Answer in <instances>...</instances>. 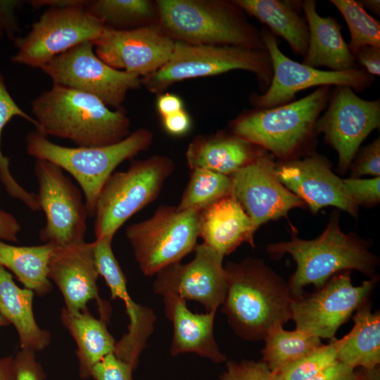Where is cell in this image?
<instances>
[{
  "mask_svg": "<svg viewBox=\"0 0 380 380\" xmlns=\"http://www.w3.org/2000/svg\"><path fill=\"white\" fill-rule=\"evenodd\" d=\"M227 293L222 304L234 332L251 341L263 340L274 326L291 319L288 282L258 258L224 266Z\"/></svg>",
  "mask_w": 380,
  "mask_h": 380,
  "instance_id": "obj_1",
  "label": "cell"
},
{
  "mask_svg": "<svg viewBox=\"0 0 380 380\" xmlns=\"http://www.w3.org/2000/svg\"><path fill=\"white\" fill-rule=\"evenodd\" d=\"M37 130L46 137L68 139L82 147L112 145L127 137L130 120L121 107L111 110L99 98L53 84L31 103Z\"/></svg>",
  "mask_w": 380,
  "mask_h": 380,
  "instance_id": "obj_2",
  "label": "cell"
},
{
  "mask_svg": "<svg viewBox=\"0 0 380 380\" xmlns=\"http://www.w3.org/2000/svg\"><path fill=\"white\" fill-rule=\"evenodd\" d=\"M267 251L274 258L289 254L295 260L296 270L288 282L293 298L301 296L307 285L319 289L342 271L355 270L372 278L379 265L365 241L342 232L337 213L317 238L303 240L292 236L289 241L268 245Z\"/></svg>",
  "mask_w": 380,
  "mask_h": 380,
  "instance_id": "obj_3",
  "label": "cell"
},
{
  "mask_svg": "<svg viewBox=\"0 0 380 380\" xmlns=\"http://www.w3.org/2000/svg\"><path fill=\"white\" fill-rule=\"evenodd\" d=\"M158 24L174 42L266 50L260 31L233 1L158 0Z\"/></svg>",
  "mask_w": 380,
  "mask_h": 380,
  "instance_id": "obj_4",
  "label": "cell"
},
{
  "mask_svg": "<svg viewBox=\"0 0 380 380\" xmlns=\"http://www.w3.org/2000/svg\"><path fill=\"white\" fill-rule=\"evenodd\" d=\"M153 139L150 130L140 128L112 145L66 147L35 130L27 135L26 148L31 156L56 164L75 179L83 192L88 215L92 217L101 190L115 168L147 150Z\"/></svg>",
  "mask_w": 380,
  "mask_h": 380,
  "instance_id": "obj_5",
  "label": "cell"
},
{
  "mask_svg": "<svg viewBox=\"0 0 380 380\" xmlns=\"http://www.w3.org/2000/svg\"><path fill=\"white\" fill-rule=\"evenodd\" d=\"M332 87H318L300 99L246 112L232 122V133L287 160L303 149L316 134V122L327 106Z\"/></svg>",
  "mask_w": 380,
  "mask_h": 380,
  "instance_id": "obj_6",
  "label": "cell"
},
{
  "mask_svg": "<svg viewBox=\"0 0 380 380\" xmlns=\"http://www.w3.org/2000/svg\"><path fill=\"white\" fill-rule=\"evenodd\" d=\"M234 70L254 73L265 90L272 78V61L267 49L175 42L168 61L156 71L143 77L141 82L149 91L160 93L177 82Z\"/></svg>",
  "mask_w": 380,
  "mask_h": 380,
  "instance_id": "obj_7",
  "label": "cell"
},
{
  "mask_svg": "<svg viewBox=\"0 0 380 380\" xmlns=\"http://www.w3.org/2000/svg\"><path fill=\"white\" fill-rule=\"evenodd\" d=\"M175 170L165 156L132 160L123 172H114L99 195L94 231L96 239L114 236L133 215L154 201Z\"/></svg>",
  "mask_w": 380,
  "mask_h": 380,
  "instance_id": "obj_8",
  "label": "cell"
},
{
  "mask_svg": "<svg viewBox=\"0 0 380 380\" xmlns=\"http://www.w3.org/2000/svg\"><path fill=\"white\" fill-rule=\"evenodd\" d=\"M199 213L161 205L150 218L127 226L126 236L145 276L156 275L194 251L199 238Z\"/></svg>",
  "mask_w": 380,
  "mask_h": 380,
  "instance_id": "obj_9",
  "label": "cell"
},
{
  "mask_svg": "<svg viewBox=\"0 0 380 380\" xmlns=\"http://www.w3.org/2000/svg\"><path fill=\"white\" fill-rule=\"evenodd\" d=\"M85 6L48 8L30 32L15 39L14 63L41 68L56 56L85 42H94L106 28Z\"/></svg>",
  "mask_w": 380,
  "mask_h": 380,
  "instance_id": "obj_10",
  "label": "cell"
},
{
  "mask_svg": "<svg viewBox=\"0 0 380 380\" xmlns=\"http://www.w3.org/2000/svg\"><path fill=\"white\" fill-rule=\"evenodd\" d=\"M377 277L354 286L350 271L334 274L312 293L292 299L291 320L296 329L321 339L335 338L337 330L366 301L370 300Z\"/></svg>",
  "mask_w": 380,
  "mask_h": 380,
  "instance_id": "obj_11",
  "label": "cell"
},
{
  "mask_svg": "<svg viewBox=\"0 0 380 380\" xmlns=\"http://www.w3.org/2000/svg\"><path fill=\"white\" fill-rule=\"evenodd\" d=\"M34 174L39 184L37 199L46 217L40 239L56 248L82 243L88 215L79 189L56 164L37 159Z\"/></svg>",
  "mask_w": 380,
  "mask_h": 380,
  "instance_id": "obj_12",
  "label": "cell"
},
{
  "mask_svg": "<svg viewBox=\"0 0 380 380\" xmlns=\"http://www.w3.org/2000/svg\"><path fill=\"white\" fill-rule=\"evenodd\" d=\"M93 48L91 42H85L56 56L40 69L53 84L91 94L106 106L120 108L127 93L141 87V79L109 66Z\"/></svg>",
  "mask_w": 380,
  "mask_h": 380,
  "instance_id": "obj_13",
  "label": "cell"
},
{
  "mask_svg": "<svg viewBox=\"0 0 380 380\" xmlns=\"http://www.w3.org/2000/svg\"><path fill=\"white\" fill-rule=\"evenodd\" d=\"M260 34L271 58L273 73L265 91L251 99L255 108H270L290 103L297 93L310 87L348 86L360 91L374 81V77L362 68L343 72L321 70L293 61L280 50L277 37L267 27L262 28Z\"/></svg>",
  "mask_w": 380,
  "mask_h": 380,
  "instance_id": "obj_14",
  "label": "cell"
},
{
  "mask_svg": "<svg viewBox=\"0 0 380 380\" xmlns=\"http://www.w3.org/2000/svg\"><path fill=\"white\" fill-rule=\"evenodd\" d=\"M379 126V99L365 100L350 87L334 86L326 111L316 122L315 132L323 134L325 141L336 151L338 169L346 172L360 144Z\"/></svg>",
  "mask_w": 380,
  "mask_h": 380,
  "instance_id": "obj_15",
  "label": "cell"
},
{
  "mask_svg": "<svg viewBox=\"0 0 380 380\" xmlns=\"http://www.w3.org/2000/svg\"><path fill=\"white\" fill-rule=\"evenodd\" d=\"M276 165L271 154L262 149L230 176L232 194L251 218L254 232L268 221L286 217L291 209L305 205L279 179Z\"/></svg>",
  "mask_w": 380,
  "mask_h": 380,
  "instance_id": "obj_16",
  "label": "cell"
},
{
  "mask_svg": "<svg viewBox=\"0 0 380 380\" xmlns=\"http://www.w3.org/2000/svg\"><path fill=\"white\" fill-rule=\"evenodd\" d=\"M194 251L189 262H177L160 270L156 274L153 291L197 301L206 312L217 311L227 293L224 256L203 243H198Z\"/></svg>",
  "mask_w": 380,
  "mask_h": 380,
  "instance_id": "obj_17",
  "label": "cell"
},
{
  "mask_svg": "<svg viewBox=\"0 0 380 380\" xmlns=\"http://www.w3.org/2000/svg\"><path fill=\"white\" fill-rule=\"evenodd\" d=\"M92 44L96 56L107 65L143 77L168 61L175 42L158 24H153L127 30L106 27Z\"/></svg>",
  "mask_w": 380,
  "mask_h": 380,
  "instance_id": "obj_18",
  "label": "cell"
},
{
  "mask_svg": "<svg viewBox=\"0 0 380 380\" xmlns=\"http://www.w3.org/2000/svg\"><path fill=\"white\" fill-rule=\"evenodd\" d=\"M99 276L93 242L56 247L49 260L48 277L60 290L69 313L88 309L87 304L96 300L101 319L109 320L111 308L99 295Z\"/></svg>",
  "mask_w": 380,
  "mask_h": 380,
  "instance_id": "obj_19",
  "label": "cell"
},
{
  "mask_svg": "<svg viewBox=\"0 0 380 380\" xmlns=\"http://www.w3.org/2000/svg\"><path fill=\"white\" fill-rule=\"evenodd\" d=\"M276 173L281 182L313 213L324 207L334 206L357 215L358 205L324 156L312 153L303 159L288 160L277 164Z\"/></svg>",
  "mask_w": 380,
  "mask_h": 380,
  "instance_id": "obj_20",
  "label": "cell"
},
{
  "mask_svg": "<svg viewBox=\"0 0 380 380\" xmlns=\"http://www.w3.org/2000/svg\"><path fill=\"white\" fill-rule=\"evenodd\" d=\"M163 298L165 315L173 325L172 356L192 353L215 363L227 361L214 336L216 311L194 313L188 309L186 300L177 295L166 294Z\"/></svg>",
  "mask_w": 380,
  "mask_h": 380,
  "instance_id": "obj_21",
  "label": "cell"
},
{
  "mask_svg": "<svg viewBox=\"0 0 380 380\" xmlns=\"http://www.w3.org/2000/svg\"><path fill=\"white\" fill-rule=\"evenodd\" d=\"M254 234L251 218L232 194L199 213V237L223 256L244 242L254 248Z\"/></svg>",
  "mask_w": 380,
  "mask_h": 380,
  "instance_id": "obj_22",
  "label": "cell"
},
{
  "mask_svg": "<svg viewBox=\"0 0 380 380\" xmlns=\"http://www.w3.org/2000/svg\"><path fill=\"white\" fill-rule=\"evenodd\" d=\"M309 37L302 63L312 68L327 67L332 71L357 69V62L341 34L343 26L334 18L322 17L314 0L302 1Z\"/></svg>",
  "mask_w": 380,
  "mask_h": 380,
  "instance_id": "obj_23",
  "label": "cell"
},
{
  "mask_svg": "<svg viewBox=\"0 0 380 380\" xmlns=\"http://www.w3.org/2000/svg\"><path fill=\"white\" fill-rule=\"evenodd\" d=\"M262 148L231 133L197 135L189 143L186 160L189 168H204L224 175L252 162Z\"/></svg>",
  "mask_w": 380,
  "mask_h": 380,
  "instance_id": "obj_24",
  "label": "cell"
},
{
  "mask_svg": "<svg viewBox=\"0 0 380 380\" xmlns=\"http://www.w3.org/2000/svg\"><path fill=\"white\" fill-rule=\"evenodd\" d=\"M101 277L110 291L111 298L124 301L129 319L127 332L116 341L113 354L135 370L139 357L153 331L156 316L153 310L135 303L131 298L127 291L126 277L119 265L106 267Z\"/></svg>",
  "mask_w": 380,
  "mask_h": 380,
  "instance_id": "obj_25",
  "label": "cell"
},
{
  "mask_svg": "<svg viewBox=\"0 0 380 380\" xmlns=\"http://www.w3.org/2000/svg\"><path fill=\"white\" fill-rule=\"evenodd\" d=\"M34 291L20 288L12 274L0 265V314L18 333L20 349L34 352L44 350L51 342V334L37 324L33 312Z\"/></svg>",
  "mask_w": 380,
  "mask_h": 380,
  "instance_id": "obj_26",
  "label": "cell"
},
{
  "mask_svg": "<svg viewBox=\"0 0 380 380\" xmlns=\"http://www.w3.org/2000/svg\"><path fill=\"white\" fill-rule=\"evenodd\" d=\"M246 13L267 26L276 37H282L296 55L303 58L308 44V25L300 13L302 1L234 0Z\"/></svg>",
  "mask_w": 380,
  "mask_h": 380,
  "instance_id": "obj_27",
  "label": "cell"
},
{
  "mask_svg": "<svg viewBox=\"0 0 380 380\" xmlns=\"http://www.w3.org/2000/svg\"><path fill=\"white\" fill-rule=\"evenodd\" d=\"M60 317L77 344L80 377L89 379L94 366L114 353L116 341L106 322L92 316L88 309L71 314L63 308Z\"/></svg>",
  "mask_w": 380,
  "mask_h": 380,
  "instance_id": "obj_28",
  "label": "cell"
},
{
  "mask_svg": "<svg viewBox=\"0 0 380 380\" xmlns=\"http://www.w3.org/2000/svg\"><path fill=\"white\" fill-rule=\"evenodd\" d=\"M354 325L345 335L338 361L354 369H372L380 365V313L372 312L370 300L352 316Z\"/></svg>",
  "mask_w": 380,
  "mask_h": 380,
  "instance_id": "obj_29",
  "label": "cell"
},
{
  "mask_svg": "<svg viewBox=\"0 0 380 380\" xmlns=\"http://www.w3.org/2000/svg\"><path fill=\"white\" fill-rule=\"evenodd\" d=\"M56 247L50 243L18 246L0 241V265L12 272L25 288L44 296L52 289L49 263Z\"/></svg>",
  "mask_w": 380,
  "mask_h": 380,
  "instance_id": "obj_30",
  "label": "cell"
},
{
  "mask_svg": "<svg viewBox=\"0 0 380 380\" xmlns=\"http://www.w3.org/2000/svg\"><path fill=\"white\" fill-rule=\"evenodd\" d=\"M84 10L105 27L115 30L158 23L156 4L148 0H88Z\"/></svg>",
  "mask_w": 380,
  "mask_h": 380,
  "instance_id": "obj_31",
  "label": "cell"
},
{
  "mask_svg": "<svg viewBox=\"0 0 380 380\" xmlns=\"http://www.w3.org/2000/svg\"><path fill=\"white\" fill-rule=\"evenodd\" d=\"M283 326H274L263 339L262 361L274 374L322 344L317 336L296 329L286 330Z\"/></svg>",
  "mask_w": 380,
  "mask_h": 380,
  "instance_id": "obj_32",
  "label": "cell"
},
{
  "mask_svg": "<svg viewBox=\"0 0 380 380\" xmlns=\"http://www.w3.org/2000/svg\"><path fill=\"white\" fill-rule=\"evenodd\" d=\"M191 171L189 182L177 205L179 210L201 211L232 194L230 176L204 168H194Z\"/></svg>",
  "mask_w": 380,
  "mask_h": 380,
  "instance_id": "obj_33",
  "label": "cell"
},
{
  "mask_svg": "<svg viewBox=\"0 0 380 380\" xmlns=\"http://www.w3.org/2000/svg\"><path fill=\"white\" fill-rule=\"evenodd\" d=\"M15 116L25 119L36 127V130L39 129L37 120L23 111L11 97L0 72V180L11 196L21 201L32 210H39L41 208L37 194L27 191L15 181L9 170V158L4 156L1 152V141L3 129Z\"/></svg>",
  "mask_w": 380,
  "mask_h": 380,
  "instance_id": "obj_34",
  "label": "cell"
},
{
  "mask_svg": "<svg viewBox=\"0 0 380 380\" xmlns=\"http://www.w3.org/2000/svg\"><path fill=\"white\" fill-rule=\"evenodd\" d=\"M341 13L349 29V49L355 56L365 46L380 47V23L368 14L360 1L355 0H331Z\"/></svg>",
  "mask_w": 380,
  "mask_h": 380,
  "instance_id": "obj_35",
  "label": "cell"
},
{
  "mask_svg": "<svg viewBox=\"0 0 380 380\" xmlns=\"http://www.w3.org/2000/svg\"><path fill=\"white\" fill-rule=\"evenodd\" d=\"M345 336L322 344L298 360L274 374L277 380H309L338 360V353Z\"/></svg>",
  "mask_w": 380,
  "mask_h": 380,
  "instance_id": "obj_36",
  "label": "cell"
},
{
  "mask_svg": "<svg viewBox=\"0 0 380 380\" xmlns=\"http://www.w3.org/2000/svg\"><path fill=\"white\" fill-rule=\"evenodd\" d=\"M220 380H277L263 361L242 360L226 361V369L220 375Z\"/></svg>",
  "mask_w": 380,
  "mask_h": 380,
  "instance_id": "obj_37",
  "label": "cell"
},
{
  "mask_svg": "<svg viewBox=\"0 0 380 380\" xmlns=\"http://www.w3.org/2000/svg\"><path fill=\"white\" fill-rule=\"evenodd\" d=\"M343 186L355 203L372 205L380 200V177L372 179L348 178L342 179Z\"/></svg>",
  "mask_w": 380,
  "mask_h": 380,
  "instance_id": "obj_38",
  "label": "cell"
},
{
  "mask_svg": "<svg viewBox=\"0 0 380 380\" xmlns=\"http://www.w3.org/2000/svg\"><path fill=\"white\" fill-rule=\"evenodd\" d=\"M356 158L352 163V175L358 178L362 175H380V139L359 149L355 155ZM351 163V164H352Z\"/></svg>",
  "mask_w": 380,
  "mask_h": 380,
  "instance_id": "obj_39",
  "label": "cell"
},
{
  "mask_svg": "<svg viewBox=\"0 0 380 380\" xmlns=\"http://www.w3.org/2000/svg\"><path fill=\"white\" fill-rule=\"evenodd\" d=\"M134 371L129 364L111 353L94 366L91 377L95 380H133Z\"/></svg>",
  "mask_w": 380,
  "mask_h": 380,
  "instance_id": "obj_40",
  "label": "cell"
},
{
  "mask_svg": "<svg viewBox=\"0 0 380 380\" xmlns=\"http://www.w3.org/2000/svg\"><path fill=\"white\" fill-rule=\"evenodd\" d=\"M14 380H45L46 374L35 352L20 349L13 355Z\"/></svg>",
  "mask_w": 380,
  "mask_h": 380,
  "instance_id": "obj_41",
  "label": "cell"
},
{
  "mask_svg": "<svg viewBox=\"0 0 380 380\" xmlns=\"http://www.w3.org/2000/svg\"><path fill=\"white\" fill-rule=\"evenodd\" d=\"M355 58L367 73L373 77L380 75V47L362 46L355 53Z\"/></svg>",
  "mask_w": 380,
  "mask_h": 380,
  "instance_id": "obj_42",
  "label": "cell"
},
{
  "mask_svg": "<svg viewBox=\"0 0 380 380\" xmlns=\"http://www.w3.org/2000/svg\"><path fill=\"white\" fill-rule=\"evenodd\" d=\"M23 4L22 1H0V32L4 30L11 37L17 32L15 11Z\"/></svg>",
  "mask_w": 380,
  "mask_h": 380,
  "instance_id": "obj_43",
  "label": "cell"
},
{
  "mask_svg": "<svg viewBox=\"0 0 380 380\" xmlns=\"http://www.w3.org/2000/svg\"><path fill=\"white\" fill-rule=\"evenodd\" d=\"M165 130L172 136H182L191 129V120L186 111L183 109L175 114L163 118Z\"/></svg>",
  "mask_w": 380,
  "mask_h": 380,
  "instance_id": "obj_44",
  "label": "cell"
},
{
  "mask_svg": "<svg viewBox=\"0 0 380 380\" xmlns=\"http://www.w3.org/2000/svg\"><path fill=\"white\" fill-rule=\"evenodd\" d=\"M356 369L336 361L309 380H354Z\"/></svg>",
  "mask_w": 380,
  "mask_h": 380,
  "instance_id": "obj_45",
  "label": "cell"
},
{
  "mask_svg": "<svg viewBox=\"0 0 380 380\" xmlns=\"http://www.w3.org/2000/svg\"><path fill=\"white\" fill-rule=\"evenodd\" d=\"M20 230L21 227L15 217L0 209V241L18 243V234Z\"/></svg>",
  "mask_w": 380,
  "mask_h": 380,
  "instance_id": "obj_46",
  "label": "cell"
},
{
  "mask_svg": "<svg viewBox=\"0 0 380 380\" xmlns=\"http://www.w3.org/2000/svg\"><path fill=\"white\" fill-rule=\"evenodd\" d=\"M156 108L162 118L184 109L183 102L181 98L175 94L169 93L160 94L158 97Z\"/></svg>",
  "mask_w": 380,
  "mask_h": 380,
  "instance_id": "obj_47",
  "label": "cell"
},
{
  "mask_svg": "<svg viewBox=\"0 0 380 380\" xmlns=\"http://www.w3.org/2000/svg\"><path fill=\"white\" fill-rule=\"evenodd\" d=\"M88 0H32L30 5L34 8H41L49 6V8H61L75 6H85Z\"/></svg>",
  "mask_w": 380,
  "mask_h": 380,
  "instance_id": "obj_48",
  "label": "cell"
},
{
  "mask_svg": "<svg viewBox=\"0 0 380 380\" xmlns=\"http://www.w3.org/2000/svg\"><path fill=\"white\" fill-rule=\"evenodd\" d=\"M0 380H14L13 355L0 358Z\"/></svg>",
  "mask_w": 380,
  "mask_h": 380,
  "instance_id": "obj_49",
  "label": "cell"
},
{
  "mask_svg": "<svg viewBox=\"0 0 380 380\" xmlns=\"http://www.w3.org/2000/svg\"><path fill=\"white\" fill-rule=\"evenodd\" d=\"M356 376L354 380H380V369L376 367L372 369L355 368Z\"/></svg>",
  "mask_w": 380,
  "mask_h": 380,
  "instance_id": "obj_50",
  "label": "cell"
},
{
  "mask_svg": "<svg viewBox=\"0 0 380 380\" xmlns=\"http://www.w3.org/2000/svg\"><path fill=\"white\" fill-rule=\"evenodd\" d=\"M364 8L369 10L372 13L380 15V1L379 0H362L360 1Z\"/></svg>",
  "mask_w": 380,
  "mask_h": 380,
  "instance_id": "obj_51",
  "label": "cell"
},
{
  "mask_svg": "<svg viewBox=\"0 0 380 380\" xmlns=\"http://www.w3.org/2000/svg\"><path fill=\"white\" fill-rule=\"evenodd\" d=\"M11 324L0 314V327H7Z\"/></svg>",
  "mask_w": 380,
  "mask_h": 380,
  "instance_id": "obj_52",
  "label": "cell"
}]
</instances>
